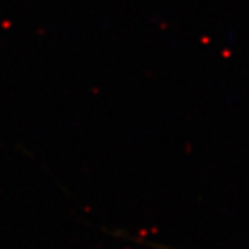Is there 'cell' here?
<instances>
[{
    "label": "cell",
    "mask_w": 249,
    "mask_h": 249,
    "mask_svg": "<svg viewBox=\"0 0 249 249\" xmlns=\"http://www.w3.org/2000/svg\"><path fill=\"white\" fill-rule=\"evenodd\" d=\"M142 244L144 245H148L154 249H173V248H168V247H163V245H158V244H152V242H148V241H140Z\"/></svg>",
    "instance_id": "1"
}]
</instances>
